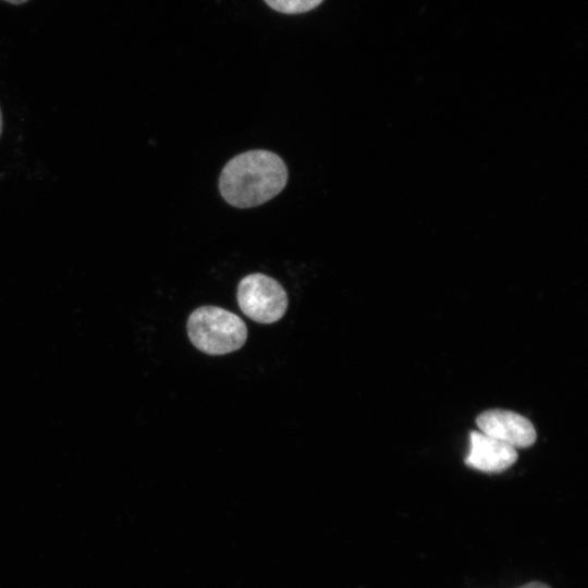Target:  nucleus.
<instances>
[{"label":"nucleus","mask_w":588,"mask_h":588,"mask_svg":"<svg viewBox=\"0 0 588 588\" xmlns=\"http://www.w3.org/2000/svg\"><path fill=\"white\" fill-rule=\"evenodd\" d=\"M287 168L282 158L256 149L233 157L221 171L219 191L233 207L252 208L277 196L286 185Z\"/></svg>","instance_id":"1"},{"label":"nucleus","mask_w":588,"mask_h":588,"mask_svg":"<svg viewBox=\"0 0 588 588\" xmlns=\"http://www.w3.org/2000/svg\"><path fill=\"white\" fill-rule=\"evenodd\" d=\"M186 329L192 344L208 355L232 353L247 340V327L243 319L218 306L207 305L193 310Z\"/></svg>","instance_id":"2"},{"label":"nucleus","mask_w":588,"mask_h":588,"mask_svg":"<svg viewBox=\"0 0 588 588\" xmlns=\"http://www.w3.org/2000/svg\"><path fill=\"white\" fill-rule=\"evenodd\" d=\"M242 313L258 323H273L286 313L289 298L283 286L264 273L245 275L237 285Z\"/></svg>","instance_id":"3"},{"label":"nucleus","mask_w":588,"mask_h":588,"mask_svg":"<svg viewBox=\"0 0 588 588\" xmlns=\"http://www.w3.org/2000/svg\"><path fill=\"white\" fill-rule=\"evenodd\" d=\"M479 430L515 449L528 448L536 441L532 424L524 416L505 409H489L476 418Z\"/></svg>","instance_id":"4"},{"label":"nucleus","mask_w":588,"mask_h":588,"mask_svg":"<svg viewBox=\"0 0 588 588\" xmlns=\"http://www.w3.org/2000/svg\"><path fill=\"white\" fill-rule=\"evenodd\" d=\"M515 448L497 440L481 431L469 433V452L465 463L477 470L501 473L517 460Z\"/></svg>","instance_id":"5"},{"label":"nucleus","mask_w":588,"mask_h":588,"mask_svg":"<svg viewBox=\"0 0 588 588\" xmlns=\"http://www.w3.org/2000/svg\"><path fill=\"white\" fill-rule=\"evenodd\" d=\"M275 11L286 14H297L310 11L323 0H265Z\"/></svg>","instance_id":"6"},{"label":"nucleus","mask_w":588,"mask_h":588,"mask_svg":"<svg viewBox=\"0 0 588 588\" xmlns=\"http://www.w3.org/2000/svg\"><path fill=\"white\" fill-rule=\"evenodd\" d=\"M519 588H550L548 585L539 581L529 583L527 585H524Z\"/></svg>","instance_id":"7"},{"label":"nucleus","mask_w":588,"mask_h":588,"mask_svg":"<svg viewBox=\"0 0 588 588\" xmlns=\"http://www.w3.org/2000/svg\"><path fill=\"white\" fill-rule=\"evenodd\" d=\"M2 1H5L10 4H13V5H20V4H23V3H26L30 0H2Z\"/></svg>","instance_id":"8"},{"label":"nucleus","mask_w":588,"mask_h":588,"mask_svg":"<svg viewBox=\"0 0 588 588\" xmlns=\"http://www.w3.org/2000/svg\"><path fill=\"white\" fill-rule=\"evenodd\" d=\"M2 126H3V122H2V113H1V109H0V135L2 133Z\"/></svg>","instance_id":"9"}]
</instances>
